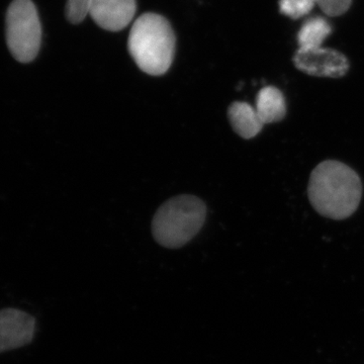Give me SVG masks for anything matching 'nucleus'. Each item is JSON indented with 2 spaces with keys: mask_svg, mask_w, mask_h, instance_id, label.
Returning a JSON list of instances; mask_svg holds the SVG:
<instances>
[{
  "mask_svg": "<svg viewBox=\"0 0 364 364\" xmlns=\"http://www.w3.org/2000/svg\"><path fill=\"white\" fill-rule=\"evenodd\" d=\"M308 196L318 214L328 219H347L359 207L363 182L348 165L326 160L311 173Z\"/></svg>",
  "mask_w": 364,
  "mask_h": 364,
  "instance_id": "f257e3e1",
  "label": "nucleus"
},
{
  "mask_svg": "<svg viewBox=\"0 0 364 364\" xmlns=\"http://www.w3.org/2000/svg\"><path fill=\"white\" fill-rule=\"evenodd\" d=\"M128 47L141 70L159 76L168 71L173 61L176 36L166 18L157 14H144L132 26Z\"/></svg>",
  "mask_w": 364,
  "mask_h": 364,
  "instance_id": "f03ea898",
  "label": "nucleus"
},
{
  "mask_svg": "<svg viewBox=\"0 0 364 364\" xmlns=\"http://www.w3.org/2000/svg\"><path fill=\"white\" fill-rule=\"evenodd\" d=\"M205 215L207 208L200 198L177 196L158 210L153 220V236L164 247H181L198 233Z\"/></svg>",
  "mask_w": 364,
  "mask_h": 364,
  "instance_id": "7ed1b4c3",
  "label": "nucleus"
},
{
  "mask_svg": "<svg viewBox=\"0 0 364 364\" xmlns=\"http://www.w3.org/2000/svg\"><path fill=\"white\" fill-rule=\"evenodd\" d=\"M42 26L32 0H14L6 14V43L9 51L21 63H30L38 56Z\"/></svg>",
  "mask_w": 364,
  "mask_h": 364,
  "instance_id": "20e7f679",
  "label": "nucleus"
},
{
  "mask_svg": "<svg viewBox=\"0 0 364 364\" xmlns=\"http://www.w3.org/2000/svg\"><path fill=\"white\" fill-rule=\"evenodd\" d=\"M294 63L299 70L318 77H343L349 70L348 60L343 54L322 47L299 49Z\"/></svg>",
  "mask_w": 364,
  "mask_h": 364,
  "instance_id": "39448f33",
  "label": "nucleus"
},
{
  "mask_svg": "<svg viewBox=\"0 0 364 364\" xmlns=\"http://www.w3.org/2000/svg\"><path fill=\"white\" fill-rule=\"evenodd\" d=\"M35 328V318L23 311L16 309L0 311V352L31 343Z\"/></svg>",
  "mask_w": 364,
  "mask_h": 364,
  "instance_id": "423d86ee",
  "label": "nucleus"
},
{
  "mask_svg": "<svg viewBox=\"0 0 364 364\" xmlns=\"http://www.w3.org/2000/svg\"><path fill=\"white\" fill-rule=\"evenodd\" d=\"M136 9V0H92L90 16L100 28L117 32L130 25Z\"/></svg>",
  "mask_w": 364,
  "mask_h": 364,
  "instance_id": "0eeeda50",
  "label": "nucleus"
},
{
  "mask_svg": "<svg viewBox=\"0 0 364 364\" xmlns=\"http://www.w3.org/2000/svg\"><path fill=\"white\" fill-rule=\"evenodd\" d=\"M228 116L234 131L244 139H252L257 136L264 126L255 107L248 102H233L230 105Z\"/></svg>",
  "mask_w": 364,
  "mask_h": 364,
  "instance_id": "6e6552de",
  "label": "nucleus"
},
{
  "mask_svg": "<svg viewBox=\"0 0 364 364\" xmlns=\"http://www.w3.org/2000/svg\"><path fill=\"white\" fill-rule=\"evenodd\" d=\"M255 109L263 124L279 123L287 114L286 98L274 86H265L256 97Z\"/></svg>",
  "mask_w": 364,
  "mask_h": 364,
  "instance_id": "1a4fd4ad",
  "label": "nucleus"
},
{
  "mask_svg": "<svg viewBox=\"0 0 364 364\" xmlns=\"http://www.w3.org/2000/svg\"><path fill=\"white\" fill-rule=\"evenodd\" d=\"M331 33V26L322 18H313L306 21L298 35L299 49L318 48Z\"/></svg>",
  "mask_w": 364,
  "mask_h": 364,
  "instance_id": "9d476101",
  "label": "nucleus"
},
{
  "mask_svg": "<svg viewBox=\"0 0 364 364\" xmlns=\"http://www.w3.org/2000/svg\"><path fill=\"white\" fill-rule=\"evenodd\" d=\"M315 0H280V13L291 18H299L312 11Z\"/></svg>",
  "mask_w": 364,
  "mask_h": 364,
  "instance_id": "9b49d317",
  "label": "nucleus"
},
{
  "mask_svg": "<svg viewBox=\"0 0 364 364\" xmlns=\"http://www.w3.org/2000/svg\"><path fill=\"white\" fill-rule=\"evenodd\" d=\"M92 0H68L66 4V18L71 23H81L90 14Z\"/></svg>",
  "mask_w": 364,
  "mask_h": 364,
  "instance_id": "f8f14e48",
  "label": "nucleus"
},
{
  "mask_svg": "<svg viewBox=\"0 0 364 364\" xmlns=\"http://www.w3.org/2000/svg\"><path fill=\"white\" fill-rule=\"evenodd\" d=\"M352 0H315L328 16H337L343 14L350 7Z\"/></svg>",
  "mask_w": 364,
  "mask_h": 364,
  "instance_id": "ddd939ff",
  "label": "nucleus"
}]
</instances>
